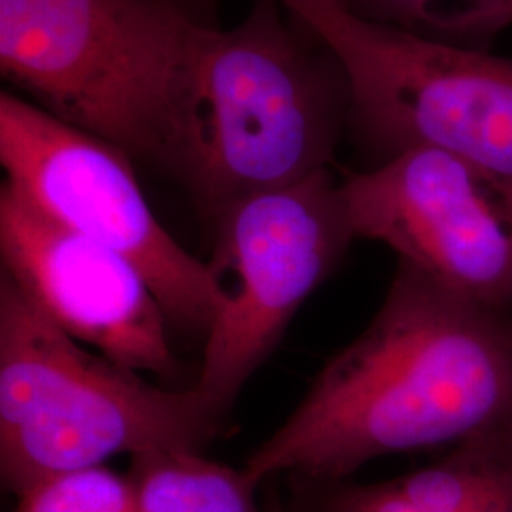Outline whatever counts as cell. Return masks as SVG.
<instances>
[{
    "label": "cell",
    "instance_id": "cell-7",
    "mask_svg": "<svg viewBox=\"0 0 512 512\" xmlns=\"http://www.w3.org/2000/svg\"><path fill=\"white\" fill-rule=\"evenodd\" d=\"M215 222L219 239L211 266L217 275L232 272L236 287L205 336L194 385L226 418L296 311L357 238L330 167L234 203Z\"/></svg>",
    "mask_w": 512,
    "mask_h": 512
},
{
    "label": "cell",
    "instance_id": "cell-4",
    "mask_svg": "<svg viewBox=\"0 0 512 512\" xmlns=\"http://www.w3.org/2000/svg\"><path fill=\"white\" fill-rule=\"evenodd\" d=\"M198 25L169 0H0V67L48 114L165 169Z\"/></svg>",
    "mask_w": 512,
    "mask_h": 512
},
{
    "label": "cell",
    "instance_id": "cell-11",
    "mask_svg": "<svg viewBox=\"0 0 512 512\" xmlns=\"http://www.w3.org/2000/svg\"><path fill=\"white\" fill-rule=\"evenodd\" d=\"M507 0H456V14L444 23L442 42H484L488 19ZM344 8L357 18L395 25L406 31L433 38L440 21L446 18V0H346Z\"/></svg>",
    "mask_w": 512,
    "mask_h": 512
},
{
    "label": "cell",
    "instance_id": "cell-9",
    "mask_svg": "<svg viewBox=\"0 0 512 512\" xmlns=\"http://www.w3.org/2000/svg\"><path fill=\"white\" fill-rule=\"evenodd\" d=\"M0 255L55 325L116 365L173 380L183 372L171 325L141 270L50 219L8 183L0 188Z\"/></svg>",
    "mask_w": 512,
    "mask_h": 512
},
{
    "label": "cell",
    "instance_id": "cell-15",
    "mask_svg": "<svg viewBox=\"0 0 512 512\" xmlns=\"http://www.w3.org/2000/svg\"><path fill=\"white\" fill-rule=\"evenodd\" d=\"M281 4L287 6V10L300 8V6H327V4H340L344 6L346 0H279Z\"/></svg>",
    "mask_w": 512,
    "mask_h": 512
},
{
    "label": "cell",
    "instance_id": "cell-13",
    "mask_svg": "<svg viewBox=\"0 0 512 512\" xmlns=\"http://www.w3.org/2000/svg\"><path fill=\"white\" fill-rule=\"evenodd\" d=\"M291 503L287 512H484L454 505H420L397 494L389 482L359 484L346 480H313L289 476Z\"/></svg>",
    "mask_w": 512,
    "mask_h": 512
},
{
    "label": "cell",
    "instance_id": "cell-10",
    "mask_svg": "<svg viewBox=\"0 0 512 512\" xmlns=\"http://www.w3.org/2000/svg\"><path fill=\"white\" fill-rule=\"evenodd\" d=\"M137 512H270L258 503L260 482L196 450H154L131 458Z\"/></svg>",
    "mask_w": 512,
    "mask_h": 512
},
{
    "label": "cell",
    "instance_id": "cell-3",
    "mask_svg": "<svg viewBox=\"0 0 512 512\" xmlns=\"http://www.w3.org/2000/svg\"><path fill=\"white\" fill-rule=\"evenodd\" d=\"M224 420L196 385L150 384L86 351L2 272L0 476L10 494L120 454L202 452Z\"/></svg>",
    "mask_w": 512,
    "mask_h": 512
},
{
    "label": "cell",
    "instance_id": "cell-6",
    "mask_svg": "<svg viewBox=\"0 0 512 512\" xmlns=\"http://www.w3.org/2000/svg\"><path fill=\"white\" fill-rule=\"evenodd\" d=\"M129 160L14 93L0 95L4 183L65 228L126 256L171 325L207 336L228 302L226 287L154 217Z\"/></svg>",
    "mask_w": 512,
    "mask_h": 512
},
{
    "label": "cell",
    "instance_id": "cell-8",
    "mask_svg": "<svg viewBox=\"0 0 512 512\" xmlns=\"http://www.w3.org/2000/svg\"><path fill=\"white\" fill-rule=\"evenodd\" d=\"M340 184L355 238L382 241L450 291L512 313V186L433 148Z\"/></svg>",
    "mask_w": 512,
    "mask_h": 512
},
{
    "label": "cell",
    "instance_id": "cell-12",
    "mask_svg": "<svg viewBox=\"0 0 512 512\" xmlns=\"http://www.w3.org/2000/svg\"><path fill=\"white\" fill-rule=\"evenodd\" d=\"M14 512H137V503L129 475L99 465L38 482Z\"/></svg>",
    "mask_w": 512,
    "mask_h": 512
},
{
    "label": "cell",
    "instance_id": "cell-5",
    "mask_svg": "<svg viewBox=\"0 0 512 512\" xmlns=\"http://www.w3.org/2000/svg\"><path fill=\"white\" fill-rule=\"evenodd\" d=\"M289 12L338 61L348 126L380 164L433 148L512 186V57L357 18L340 4Z\"/></svg>",
    "mask_w": 512,
    "mask_h": 512
},
{
    "label": "cell",
    "instance_id": "cell-2",
    "mask_svg": "<svg viewBox=\"0 0 512 512\" xmlns=\"http://www.w3.org/2000/svg\"><path fill=\"white\" fill-rule=\"evenodd\" d=\"M274 2L232 29L200 23L175 97L165 169L213 220L327 169L348 124L338 61L302 46Z\"/></svg>",
    "mask_w": 512,
    "mask_h": 512
},
{
    "label": "cell",
    "instance_id": "cell-14",
    "mask_svg": "<svg viewBox=\"0 0 512 512\" xmlns=\"http://www.w3.org/2000/svg\"><path fill=\"white\" fill-rule=\"evenodd\" d=\"M512 25V0H507L492 18L488 19L486 27H484V42H488L490 38L497 35L499 31H503L505 27Z\"/></svg>",
    "mask_w": 512,
    "mask_h": 512
},
{
    "label": "cell",
    "instance_id": "cell-16",
    "mask_svg": "<svg viewBox=\"0 0 512 512\" xmlns=\"http://www.w3.org/2000/svg\"><path fill=\"white\" fill-rule=\"evenodd\" d=\"M268 509H270V512H287L281 503H274V505H270Z\"/></svg>",
    "mask_w": 512,
    "mask_h": 512
},
{
    "label": "cell",
    "instance_id": "cell-1",
    "mask_svg": "<svg viewBox=\"0 0 512 512\" xmlns=\"http://www.w3.org/2000/svg\"><path fill=\"white\" fill-rule=\"evenodd\" d=\"M512 425V313L399 260L384 302L245 469L346 480L368 461Z\"/></svg>",
    "mask_w": 512,
    "mask_h": 512
}]
</instances>
